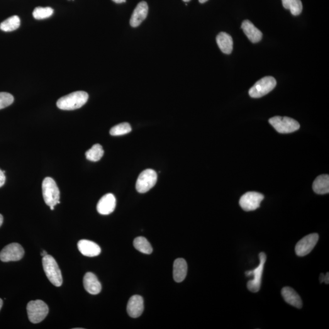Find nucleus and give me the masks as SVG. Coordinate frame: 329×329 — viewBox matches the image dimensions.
Wrapping results in <instances>:
<instances>
[{
    "mask_svg": "<svg viewBox=\"0 0 329 329\" xmlns=\"http://www.w3.org/2000/svg\"><path fill=\"white\" fill-rule=\"evenodd\" d=\"M89 95L84 91H77L60 97L57 101L58 109L64 111H72L80 108L86 103Z\"/></svg>",
    "mask_w": 329,
    "mask_h": 329,
    "instance_id": "1",
    "label": "nucleus"
},
{
    "mask_svg": "<svg viewBox=\"0 0 329 329\" xmlns=\"http://www.w3.org/2000/svg\"><path fill=\"white\" fill-rule=\"evenodd\" d=\"M44 271L51 284L56 287L62 285V273L55 258L50 255H46L42 258Z\"/></svg>",
    "mask_w": 329,
    "mask_h": 329,
    "instance_id": "2",
    "label": "nucleus"
},
{
    "mask_svg": "<svg viewBox=\"0 0 329 329\" xmlns=\"http://www.w3.org/2000/svg\"><path fill=\"white\" fill-rule=\"evenodd\" d=\"M42 193L44 201L50 207H55L60 203V191L55 180L46 177L42 182Z\"/></svg>",
    "mask_w": 329,
    "mask_h": 329,
    "instance_id": "3",
    "label": "nucleus"
},
{
    "mask_svg": "<svg viewBox=\"0 0 329 329\" xmlns=\"http://www.w3.org/2000/svg\"><path fill=\"white\" fill-rule=\"evenodd\" d=\"M27 313L32 323L38 324L42 321L48 315L47 305L41 300L31 301L27 305Z\"/></svg>",
    "mask_w": 329,
    "mask_h": 329,
    "instance_id": "4",
    "label": "nucleus"
},
{
    "mask_svg": "<svg viewBox=\"0 0 329 329\" xmlns=\"http://www.w3.org/2000/svg\"><path fill=\"white\" fill-rule=\"evenodd\" d=\"M258 257L260 258V263L257 268L252 271H246V276L253 275V279L250 280L248 282V289L252 292H257L259 291L262 284V279L263 270H264V266L266 260H267V255L265 253L260 252Z\"/></svg>",
    "mask_w": 329,
    "mask_h": 329,
    "instance_id": "5",
    "label": "nucleus"
},
{
    "mask_svg": "<svg viewBox=\"0 0 329 329\" xmlns=\"http://www.w3.org/2000/svg\"><path fill=\"white\" fill-rule=\"evenodd\" d=\"M269 123L280 134H289L298 130L300 124L295 119L287 116H276L269 119Z\"/></svg>",
    "mask_w": 329,
    "mask_h": 329,
    "instance_id": "6",
    "label": "nucleus"
},
{
    "mask_svg": "<svg viewBox=\"0 0 329 329\" xmlns=\"http://www.w3.org/2000/svg\"><path fill=\"white\" fill-rule=\"evenodd\" d=\"M276 80L272 77H266L258 80L249 90V94L253 98H258L271 92L276 85Z\"/></svg>",
    "mask_w": 329,
    "mask_h": 329,
    "instance_id": "7",
    "label": "nucleus"
},
{
    "mask_svg": "<svg viewBox=\"0 0 329 329\" xmlns=\"http://www.w3.org/2000/svg\"><path fill=\"white\" fill-rule=\"evenodd\" d=\"M157 174L155 170H144L139 175L136 182V189L140 194H145L155 187L157 182Z\"/></svg>",
    "mask_w": 329,
    "mask_h": 329,
    "instance_id": "8",
    "label": "nucleus"
},
{
    "mask_svg": "<svg viewBox=\"0 0 329 329\" xmlns=\"http://www.w3.org/2000/svg\"><path fill=\"white\" fill-rule=\"evenodd\" d=\"M24 251L19 243H13L5 246L0 252V260L3 262H16L23 257Z\"/></svg>",
    "mask_w": 329,
    "mask_h": 329,
    "instance_id": "9",
    "label": "nucleus"
},
{
    "mask_svg": "<svg viewBox=\"0 0 329 329\" xmlns=\"http://www.w3.org/2000/svg\"><path fill=\"white\" fill-rule=\"evenodd\" d=\"M264 196L260 193L249 192L241 197L239 204L245 211H253L260 207Z\"/></svg>",
    "mask_w": 329,
    "mask_h": 329,
    "instance_id": "10",
    "label": "nucleus"
},
{
    "mask_svg": "<svg viewBox=\"0 0 329 329\" xmlns=\"http://www.w3.org/2000/svg\"><path fill=\"white\" fill-rule=\"evenodd\" d=\"M318 239L319 235L316 233L309 234L302 238L295 247L296 255L299 257L308 255L318 243Z\"/></svg>",
    "mask_w": 329,
    "mask_h": 329,
    "instance_id": "11",
    "label": "nucleus"
},
{
    "mask_svg": "<svg viewBox=\"0 0 329 329\" xmlns=\"http://www.w3.org/2000/svg\"><path fill=\"white\" fill-rule=\"evenodd\" d=\"M116 207V198L112 194H107L99 199L97 204V211L103 215L112 213Z\"/></svg>",
    "mask_w": 329,
    "mask_h": 329,
    "instance_id": "12",
    "label": "nucleus"
},
{
    "mask_svg": "<svg viewBox=\"0 0 329 329\" xmlns=\"http://www.w3.org/2000/svg\"><path fill=\"white\" fill-rule=\"evenodd\" d=\"M144 310L143 297L139 295H134L129 299L127 305V311L131 318H136L141 316Z\"/></svg>",
    "mask_w": 329,
    "mask_h": 329,
    "instance_id": "13",
    "label": "nucleus"
},
{
    "mask_svg": "<svg viewBox=\"0 0 329 329\" xmlns=\"http://www.w3.org/2000/svg\"><path fill=\"white\" fill-rule=\"evenodd\" d=\"M148 13V4L145 1L139 2L132 14L130 24L133 28H136L142 23L146 18Z\"/></svg>",
    "mask_w": 329,
    "mask_h": 329,
    "instance_id": "14",
    "label": "nucleus"
},
{
    "mask_svg": "<svg viewBox=\"0 0 329 329\" xmlns=\"http://www.w3.org/2000/svg\"><path fill=\"white\" fill-rule=\"evenodd\" d=\"M77 248L82 255L89 257H96L101 252V248L97 243L87 240H80Z\"/></svg>",
    "mask_w": 329,
    "mask_h": 329,
    "instance_id": "15",
    "label": "nucleus"
},
{
    "mask_svg": "<svg viewBox=\"0 0 329 329\" xmlns=\"http://www.w3.org/2000/svg\"><path fill=\"white\" fill-rule=\"evenodd\" d=\"M83 282L85 290L89 293L95 295L101 292L102 289L101 283L94 273L87 272L84 275Z\"/></svg>",
    "mask_w": 329,
    "mask_h": 329,
    "instance_id": "16",
    "label": "nucleus"
},
{
    "mask_svg": "<svg viewBox=\"0 0 329 329\" xmlns=\"http://www.w3.org/2000/svg\"><path fill=\"white\" fill-rule=\"evenodd\" d=\"M241 29L252 43H257L262 40L263 37L262 32L256 28L250 20L243 21L241 24Z\"/></svg>",
    "mask_w": 329,
    "mask_h": 329,
    "instance_id": "17",
    "label": "nucleus"
},
{
    "mask_svg": "<svg viewBox=\"0 0 329 329\" xmlns=\"http://www.w3.org/2000/svg\"><path fill=\"white\" fill-rule=\"evenodd\" d=\"M282 295L287 303L297 309H301L302 301L299 295L292 288L285 287L282 290Z\"/></svg>",
    "mask_w": 329,
    "mask_h": 329,
    "instance_id": "18",
    "label": "nucleus"
},
{
    "mask_svg": "<svg viewBox=\"0 0 329 329\" xmlns=\"http://www.w3.org/2000/svg\"><path fill=\"white\" fill-rule=\"evenodd\" d=\"M187 263L184 258H177L173 264V279L176 282H181L187 274Z\"/></svg>",
    "mask_w": 329,
    "mask_h": 329,
    "instance_id": "19",
    "label": "nucleus"
},
{
    "mask_svg": "<svg viewBox=\"0 0 329 329\" xmlns=\"http://www.w3.org/2000/svg\"><path fill=\"white\" fill-rule=\"evenodd\" d=\"M216 43L222 52L229 55L233 50V40L229 34L221 32L216 37Z\"/></svg>",
    "mask_w": 329,
    "mask_h": 329,
    "instance_id": "20",
    "label": "nucleus"
},
{
    "mask_svg": "<svg viewBox=\"0 0 329 329\" xmlns=\"http://www.w3.org/2000/svg\"><path fill=\"white\" fill-rule=\"evenodd\" d=\"M313 191L318 194L329 193V175L321 174L316 178L313 184Z\"/></svg>",
    "mask_w": 329,
    "mask_h": 329,
    "instance_id": "21",
    "label": "nucleus"
},
{
    "mask_svg": "<svg viewBox=\"0 0 329 329\" xmlns=\"http://www.w3.org/2000/svg\"><path fill=\"white\" fill-rule=\"evenodd\" d=\"M134 246L136 250L146 254H151L153 252V248L151 244L145 237L138 236L134 240Z\"/></svg>",
    "mask_w": 329,
    "mask_h": 329,
    "instance_id": "22",
    "label": "nucleus"
},
{
    "mask_svg": "<svg viewBox=\"0 0 329 329\" xmlns=\"http://www.w3.org/2000/svg\"><path fill=\"white\" fill-rule=\"evenodd\" d=\"M20 25V19L17 16H12L0 24V29L4 32L16 30Z\"/></svg>",
    "mask_w": 329,
    "mask_h": 329,
    "instance_id": "23",
    "label": "nucleus"
},
{
    "mask_svg": "<svg viewBox=\"0 0 329 329\" xmlns=\"http://www.w3.org/2000/svg\"><path fill=\"white\" fill-rule=\"evenodd\" d=\"M283 6L289 9L294 16H299L302 11L303 6L301 0H282Z\"/></svg>",
    "mask_w": 329,
    "mask_h": 329,
    "instance_id": "24",
    "label": "nucleus"
},
{
    "mask_svg": "<svg viewBox=\"0 0 329 329\" xmlns=\"http://www.w3.org/2000/svg\"><path fill=\"white\" fill-rule=\"evenodd\" d=\"M104 155V150L102 146L99 144H95L90 150L85 153V157L88 160L92 162H97L102 158Z\"/></svg>",
    "mask_w": 329,
    "mask_h": 329,
    "instance_id": "25",
    "label": "nucleus"
},
{
    "mask_svg": "<svg viewBox=\"0 0 329 329\" xmlns=\"http://www.w3.org/2000/svg\"><path fill=\"white\" fill-rule=\"evenodd\" d=\"M132 128L130 124L128 123H122L117 124L110 130V134L113 136H119L125 135L131 133Z\"/></svg>",
    "mask_w": 329,
    "mask_h": 329,
    "instance_id": "26",
    "label": "nucleus"
},
{
    "mask_svg": "<svg viewBox=\"0 0 329 329\" xmlns=\"http://www.w3.org/2000/svg\"><path fill=\"white\" fill-rule=\"evenodd\" d=\"M53 9L50 7H36L33 11V17L37 19H43L49 18L53 14Z\"/></svg>",
    "mask_w": 329,
    "mask_h": 329,
    "instance_id": "27",
    "label": "nucleus"
},
{
    "mask_svg": "<svg viewBox=\"0 0 329 329\" xmlns=\"http://www.w3.org/2000/svg\"><path fill=\"white\" fill-rule=\"evenodd\" d=\"M14 97L7 92H0V109L6 108L13 103Z\"/></svg>",
    "mask_w": 329,
    "mask_h": 329,
    "instance_id": "28",
    "label": "nucleus"
},
{
    "mask_svg": "<svg viewBox=\"0 0 329 329\" xmlns=\"http://www.w3.org/2000/svg\"><path fill=\"white\" fill-rule=\"evenodd\" d=\"M5 181H6V176H5L3 171L0 170V187L3 186Z\"/></svg>",
    "mask_w": 329,
    "mask_h": 329,
    "instance_id": "29",
    "label": "nucleus"
},
{
    "mask_svg": "<svg viewBox=\"0 0 329 329\" xmlns=\"http://www.w3.org/2000/svg\"><path fill=\"white\" fill-rule=\"evenodd\" d=\"M324 282H325V284H329V272H327V274H325V276H324Z\"/></svg>",
    "mask_w": 329,
    "mask_h": 329,
    "instance_id": "30",
    "label": "nucleus"
},
{
    "mask_svg": "<svg viewBox=\"0 0 329 329\" xmlns=\"http://www.w3.org/2000/svg\"><path fill=\"white\" fill-rule=\"evenodd\" d=\"M115 2H116V3H123V2H125L126 1V0H112Z\"/></svg>",
    "mask_w": 329,
    "mask_h": 329,
    "instance_id": "31",
    "label": "nucleus"
},
{
    "mask_svg": "<svg viewBox=\"0 0 329 329\" xmlns=\"http://www.w3.org/2000/svg\"><path fill=\"white\" fill-rule=\"evenodd\" d=\"M324 276H325V274H324L323 273H322V274L320 275V277H319V280H320L321 283L324 282Z\"/></svg>",
    "mask_w": 329,
    "mask_h": 329,
    "instance_id": "32",
    "label": "nucleus"
},
{
    "mask_svg": "<svg viewBox=\"0 0 329 329\" xmlns=\"http://www.w3.org/2000/svg\"><path fill=\"white\" fill-rule=\"evenodd\" d=\"M2 223H3V216H2V214H0V227L1 226Z\"/></svg>",
    "mask_w": 329,
    "mask_h": 329,
    "instance_id": "33",
    "label": "nucleus"
},
{
    "mask_svg": "<svg viewBox=\"0 0 329 329\" xmlns=\"http://www.w3.org/2000/svg\"><path fill=\"white\" fill-rule=\"evenodd\" d=\"M47 254V252H46V251H43L42 252H41V255L43 257H45V256Z\"/></svg>",
    "mask_w": 329,
    "mask_h": 329,
    "instance_id": "34",
    "label": "nucleus"
},
{
    "mask_svg": "<svg viewBox=\"0 0 329 329\" xmlns=\"http://www.w3.org/2000/svg\"><path fill=\"white\" fill-rule=\"evenodd\" d=\"M2 304H3V302H2V300L0 298V310H1V309L2 307Z\"/></svg>",
    "mask_w": 329,
    "mask_h": 329,
    "instance_id": "35",
    "label": "nucleus"
},
{
    "mask_svg": "<svg viewBox=\"0 0 329 329\" xmlns=\"http://www.w3.org/2000/svg\"><path fill=\"white\" fill-rule=\"evenodd\" d=\"M208 0H199L200 3H204V2H207Z\"/></svg>",
    "mask_w": 329,
    "mask_h": 329,
    "instance_id": "36",
    "label": "nucleus"
},
{
    "mask_svg": "<svg viewBox=\"0 0 329 329\" xmlns=\"http://www.w3.org/2000/svg\"><path fill=\"white\" fill-rule=\"evenodd\" d=\"M183 1H184L185 2H189L190 0H182Z\"/></svg>",
    "mask_w": 329,
    "mask_h": 329,
    "instance_id": "37",
    "label": "nucleus"
}]
</instances>
